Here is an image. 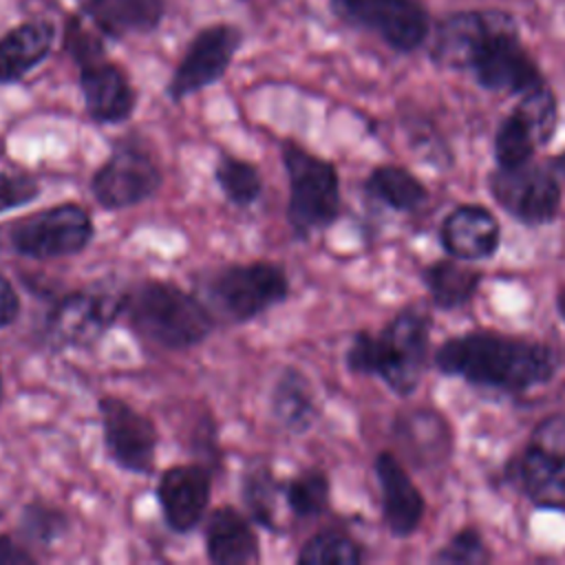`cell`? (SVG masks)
Returning <instances> with one entry per match:
<instances>
[{"mask_svg": "<svg viewBox=\"0 0 565 565\" xmlns=\"http://www.w3.org/2000/svg\"><path fill=\"white\" fill-rule=\"evenodd\" d=\"M241 42L243 33L234 24H210L201 29L190 40L166 86L168 97L172 102H181L218 82L227 73Z\"/></svg>", "mask_w": 565, "mask_h": 565, "instance_id": "obj_14", "label": "cell"}, {"mask_svg": "<svg viewBox=\"0 0 565 565\" xmlns=\"http://www.w3.org/2000/svg\"><path fill=\"white\" fill-rule=\"evenodd\" d=\"M433 362L441 375L512 395L547 384L561 364L545 342L488 329L448 338L437 347Z\"/></svg>", "mask_w": 565, "mask_h": 565, "instance_id": "obj_2", "label": "cell"}, {"mask_svg": "<svg viewBox=\"0 0 565 565\" xmlns=\"http://www.w3.org/2000/svg\"><path fill=\"white\" fill-rule=\"evenodd\" d=\"M71 527V521L64 510L46 503V501H31L22 508L18 519V532L24 541L35 545H51L62 539Z\"/></svg>", "mask_w": 565, "mask_h": 565, "instance_id": "obj_32", "label": "cell"}, {"mask_svg": "<svg viewBox=\"0 0 565 565\" xmlns=\"http://www.w3.org/2000/svg\"><path fill=\"white\" fill-rule=\"evenodd\" d=\"M97 411L108 459L126 472L150 475L159 444L154 422L115 395H102Z\"/></svg>", "mask_w": 565, "mask_h": 565, "instance_id": "obj_13", "label": "cell"}, {"mask_svg": "<svg viewBox=\"0 0 565 565\" xmlns=\"http://www.w3.org/2000/svg\"><path fill=\"white\" fill-rule=\"evenodd\" d=\"M364 190L395 212H417L428 201V188L411 170L395 163L375 166L364 181Z\"/></svg>", "mask_w": 565, "mask_h": 565, "instance_id": "obj_24", "label": "cell"}, {"mask_svg": "<svg viewBox=\"0 0 565 565\" xmlns=\"http://www.w3.org/2000/svg\"><path fill=\"white\" fill-rule=\"evenodd\" d=\"M205 305L227 322H249L289 296V276L278 263H234L205 278Z\"/></svg>", "mask_w": 565, "mask_h": 565, "instance_id": "obj_7", "label": "cell"}, {"mask_svg": "<svg viewBox=\"0 0 565 565\" xmlns=\"http://www.w3.org/2000/svg\"><path fill=\"white\" fill-rule=\"evenodd\" d=\"M335 18L380 38L397 53L419 51L433 31L422 0H329Z\"/></svg>", "mask_w": 565, "mask_h": 565, "instance_id": "obj_11", "label": "cell"}, {"mask_svg": "<svg viewBox=\"0 0 565 565\" xmlns=\"http://www.w3.org/2000/svg\"><path fill=\"white\" fill-rule=\"evenodd\" d=\"M512 110L519 113V117L530 126L539 146L552 141L558 126V99L547 84L519 95V102Z\"/></svg>", "mask_w": 565, "mask_h": 565, "instance_id": "obj_31", "label": "cell"}, {"mask_svg": "<svg viewBox=\"0 0 565 565\" xmlns=\"http://www.w3.org/2000/svg\"><path fill=\"white\" fill-rule=\"evenodd\" d=\"M364 552L360 543L342 530H320L305 541L296 563L300 565H360Z\"/></svg>", "mask_w": 565, "mask_h": 565, "instance_id": "obj_27", "label": "cell"}, {"mask_svg": "<svg viewBox=\"0 0 565 565\" xmlns=\"http://www.w3.org/2000/svg\"><path fill=\"white\" fill-rule=\"evenodd\" d=\"M212 494V472L203 463L168 466L157 481L161 516L174 534L192 532L205 516Z\"/></svg>", "mask_w": 565, "mask_h": 565, "instance_id": "obj_15", "label": "cell"}, {"mask_svg": "<svg viewBox=\"0 0 565 565\" xmlns=\"http://www.w3.org/2000/svg\"><path fill=\"white\" fill-rule=\"evenodd\" d=\"M121 309L124 294L71 291L49 309L42 335L53 349L90 347L121 318Z\"/></svg>", "mask_w": 565, "mask_h": 565, "instance_id": "obj_12", "label": "cell"}, {"mask_svg": "<svg viewBox=\"0 0 565 565\" xmlns=\"http://www.w3.org/2000/svg\"><path fill=\"white\" fill-rule=\"evenodd\" d=\"M0 519H2V512H0Z\"/></svg>", "mask_w": 565, "mask_h": 565, "instance_id": "obj_40", "label": "cell"}, {"mask_svg": "<svg viewBox=\"0 0 565 565\" xmlns=\"http://www.w3.org/2000/svg\"><path fill=\"white\" fill-rule=\"evenodd\" d=\"M82 13L106 35L150 33L166 13L163 0H75Z\"/></svg>", "mask_w": 565, "mask_h": 565, "instance_id": "obj_21", "label": "cell"}, {"mask_svg": "<svg viewBox=\"0 0 565 565\" xmlns=\"http://www.w3.org/2000/svg\"><path fill=\"white\" fill-rule=\"evenodd\" d=\"M503 477L532 505L565 512V413H552L532 428Z\"/></svg>", "mask_w": 565, "mask_h": 565, "instance_id": "obj_6", "label": "cell"}, {"mask_svg": "<svg viewBox=\"0 0 565 565\" xmlns=\"http://www.w3.org/2000/svg\"><path fill=\"white\" fill-rule=\"evenodd\" d=\"M269 404L274 419L294 435L307 433L316 424L320 413L309 377L296 366H287L280 371L274 382Z\"/></svg>", "mask_w": 565, "mask_h": 565, "instance_id": "obj_22", "label": "cell"}, {"mask_svg": "<svg viewBox=\"0 0 565 565\" xmlns=\"http://www.w3.org/2000/svg\"><path fill=\"white\" fill-rule=\"evenodd\" d=\"M430 60L441 68L468 71L490 90L523 95L545 77L523 46L512 13L501 9H466L444 15L430 31Z\"/></svg>", "mask_w": 565, "mask_h": 565, "instance_id": "obj_1", "label": "cell"}, {"mask_svg": "<svg viewBox=\"0 0 565 565\" xmlns=\"http://www.w3.org/2000/svg\"><path fill=\"white\" fill-rule=\"evenodd\" d=\"M492 561L490 547L486 545L477 527L457 530L439 550L430 556V563L437 565H486Z\"/></svg>", "mask_w": 565, "mask_h": 565, "instance_id": "obj_33", "label": "cell"}, {"mask_svg": "<svg viewBox=\"0 0 565 565\" xmlns=\"http://www.w3.org/2000/svg\"><path fill=\"white\" fill-rule=\"evenodd\" d=\"M20 296L15 291V287L11 285V280L0 271V329L9 327L15 322V318L20 316Z\"/></svg>", "mask_w": 565, "mask_h": 565, "instance_id": "obj_37", "label": "cell"}, {"mask_svg": "<svg viewBox=\"0 0 565 565\" xmlns=\"http://www.w3.org/2000/svg\"><path fill=\"white\" fill-rule=\"evenodd\" d=\"M55 24L29 20L0 38V86L15 84L40 66L55 46Z\"/></svg>", "mask_w": 565, "mask_h": 565, "instance_id": "obj_20", "label": "cell"}, {"mask_svg": "<svg viewBox=\"0 0 565 565\" xmlns=\"http://www.w3.org/2000/svg\"><path fill=\"white\" fill-rule=\"evenodd\" d=\"M422 280L437 309L452 311L468 305L481 287L483 274L459 258H439L424 267Z\"/></svg>", "mask_w": 565, "mask_h": 565, "instance_id": "obj_23", "label": "cell"}, {"mask_svg": "<svg viewBox=\"0 0 565 565\" xmlns=\"http://www.w3.org/2000/svg\"><path fill=\"white\" fill-rule=\"evenodd\" d=\"M4 399V377H2V369H0V404Z\"/></svg>", "mask_w": 565, "mask_h": 565, "instance_id": "obj_39", "label": "cell"}, {"mask_svg": "<svg viewBox=\"0 0 565 565\" xmlns=\"http://www.w3.org/2000/svg\"><path fill=\"white\" fill-rule=\"evenodd\" d=\"M64 49L77 66L106 55L102 38L86 26L79 15H68L64 24Z\"/></svg>", "mask_w": 565, "mask_h": 565, "instance_id": "obj_34", "label": "cell"}, {"mask_svg": "<svg viewBox=\"0 0 565 565\" xmlns=\"http://www.w3.org/2000/svg\"><path fill=\"white\" fill-rule=\"evenodd\" d=\"M331 481L320 468H305L282 486V499L296 519H316L329 508Z\"/></svg>", "mask_w": 565, "mask_h": 565, "instance_id": "obj_26", "label": "cell"}, {"mask_svg": "<svg viewBox=\"0 0 565 565\" xmlns=\"http://www.w3.org/2000/svg\"><path fill=\"white\" fill-rule=\"evenodd\" d=\"M205 554L214 565H249L260 561L252 521L234 505L216 508L205 523Z\"/></svg>", "mask_w": 565, "mask_h": 565, "instance_id": "obj_19", "label": "cell"}, {"mask_svg": "<svg viewBox=\"0 0 565 565\" xmlns=\"http://www.w3.org/2000/svg\"><path fill=\"white\" fill-rule=\"evenodd\" d=\"M406 446L415 450L417 459L424 461H439L450 450V430L446 419L430 408H415L397 422Z\"/></svg>", "mask_w": 565, "mask_h": 565, "instance_id": "obj_25", "label": "cell"}, {"mask_svg": "<svg viewBox=\"0 0 565 565\" xmlns=\"http://www.w3.org/2000/svg\"><path fill=\"white\" fill-rule=\"evenodd\" d=\"M373 470L380 486L382 519L386 523V530L397 539L415 534L426 510L424 494L391 450H382L375 455Z\"/></svg>", "mask_w": 565, "mask_h": 565, "instance_id": "obj_17", "label": "cell"}, {"mask_svg": "<svg viewBox=\"0 0 565 565\" xmlns=\"http://www.w3.org/2000/svg\"><path fill=\"white\" fill-rule=\"evenodd\" d=\"M40 196V183L31 174L0 170V214L24 207Z\"/></svg>", "mask_w": 565, "mask_h": 565, "instance_id": "obj_35", "label": "cell"}, {"mask_svg": "<svg viewBox=\"0 0 565 565\" xmlns=\"http://www.w3.org/2000/svg\"><path fill=\"white\" fill-rule=\"evenodd\" d=\"M214 181L238 207H247L256 203L263 194V177L258 168L241 157L221 154L214 166Z\"/></svg>", "mask_w": 565, "mask_h": 565, "instance_id": "obj_28", "label": "cell"}, {"mask_svg": "<svg viewBox=\"0 0 565 565\" xmlns=\"http://www.w3.org/2000/svg\"><path fill=\"white\" fill-rule=\"evenodd\" d=\"M439 243L448 256L463 263L492 258L501 243L499 218L486 205L461 203L441 218Z\"/></svg>", "mask_w": 565, "mask_h": 565, "instance_id": "obj_18", "label": "cell"}, {"mask_svg": "<svg viewBox=\"0 0 565 565\" xmlns=\"http://www.w3.org/2000/svg\"><path fill=\"white\" fill-rule=\"evenodd\" d=\"M163 170L157 152L130 132L113 141L108 157L90 177V194L104 210H126L157 194Z\"/></svg>", "mask_w": 565, "mask_h": 565, "instance_id": "obj_8", "label": "cell"}, {"mask_svg": "<svg viewBox=\"0 0 565 565\" xmlns=\"http://www.w3.org/2000/svg\"><path fill=\"white\" fill-rule=\"evenodd\" d=\"M539 141L534 137V132L530 130V126L519 117V113L510 110L497 132H494V159H497V168H521L525 163L532 161L534 152L539 150Z\"/></svg>", "mask_w": 565, "mask_h": 565, "instance_id": "obj_29", "label": "cell"}, {"mask_svg": "<svg viewBox=\"0 0 565 565\" xmlns=\"http://www.w3.org/2000/svg\"><path fill=\"white\" fill-rule=\"evenodd\" d=\"M243 501L249 510L252 521L267 530H276V510H278V497L282 494L280 486L276 483L271 470L267 466H254L243 477Z\"/></svg>", "mask_w": 565, "mask_h": 565, "instance_id": "obj_30", "label": "cell"}, {"mask_svg": "<svg viewBox=\"0 0 565 565\" xmlns=\"http://www.w3.org/2000/svg\"><path fill=\"white\" fill-rule=\"evenodd\" d=\"M121 318L148 342L183 351L214 331V316L203 300L166 280H143L124 294Z\"/></svg>", "mask_w": 565, "mask_h": 565, "instance_id": "obj_4", "label": "cell"}, {"mask_svg": "<svg viewBox=\"0 0 565 565\" xmlns=\"http://www.w3.org/2000/svg\"><path fill=\"white\" fill-rule=\"evenodd\" d=\"M280 159L289 183L287 223L294 236L309 238L340 216L338 168L294 139L282 141Z\"/></svg>", "mask_w": 565, "mask_h": 565, "instance_id": "obj_5", "label": "cell"}, {"mask_svg": "<svg viewBox=\"0 0 565 565\" xmlns=\"http://www.w3.org/2000/svg\"><path fill=\"white\" fill-rule=\"evenodd\" d=\"M430 344V316L411 305L397 311L380 333L358 331L344 353L351 373L382 380L395 395L415 393L424 377Z\"/></svg>", "mask_w": 565, "mask_h": 565, "instance_id": "obj_3", "label": "cell"}, {"mask_svg": "<svg viewBox=\"0 0 565 565\" xmlns=\"http://www.w3.org/2000/svg\"><path fill=\"white\" fill-rule=\"evenodd\" d=\"M79 68V90L88 117L95 124H124L137 108V90L128 73L106 55Z\"/></svg>", "mask_w": 565, "mask_h": 565, "instance_id": "obj_16", "label": "cell"}, {"mask_svg": "<svg viewBox=\"0 0 565 565\" xmlns=\"http://www.w3.org/2000/svg\"><path fill=\"white\" fill-rule=\"evenodd\" d=\"M95 238V225L79 203H57L18 218L9 227V245L33 260H51L79 254Z\"/></svg>", "mask_w": 565, "mask_h": 565, "instance_id": "obj_10", "label": "cell"}, {"mask_svg": "<svg viewBox=\"0 0 565 565\" xmlns=\"http://www.w3.org/2000/svg\"><path fill=\"white\" fill-rule=\"evenodd\" d=\"M31 550L11 534H0V565H35Z\"/></svg>", "mask_w": 565, "mask_h": 565, "instance_id": "obj_36", "label": "cell"}, {"mask_svg": "<svg viewBox=\"0 0 565 565\" xmlns=\"http://www.w3.org/2000/svg\"><path fill=\"white\" fill-rule=\"evenodd\" d=\"M565 152L547 163H525L521 168H497L488 177L490 196L512 218L523 225L552 223L563 205Z\"/></svg>", "mask_w": 565, "mask_h": 565, "instance_id": "obj_9", "label": "cell"}, {"mask_svg": "<svg viewBox=\"0 0 565 565\" xmlns=\"http://www.w3.org/2000/svg\"><path fill=\"white\" fill-rule=\"evenodd\" d=\"M556 311H558V316H561V320H563V324H565V285L556 291Z\"/></svg>", "mask_w": 565, "mask_h": 565, "instance_id": "obj_38", "label": "cell"}]
</instances>
